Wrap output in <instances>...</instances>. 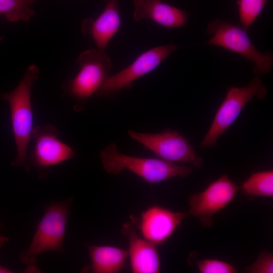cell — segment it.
<instances>
[{
  "instance_id": "13",
  "label": "cell",
  "mask_w": 273,
  "mask_h": 273,
  "mask_svg": "<svg viewBox=\"0 0 273 273\" xmlns=\"http://www.w3.org/2000/svg\"><path fill=\"white\" fill-rule=\"evenodd\" d=\"M105 8L96 19L87 18L81 24L83 33L89 35L96 48L104 51L121 24L119 6L120 0H104Z\"/></svg>"
},
{
  "instance_id": "22",
  "label": "cell",
  "mask_w": 273,
  "mask_h": 273,
  "mask_svg": "<svg viewBox=\"0 0 273 273\" xmlns=\"http://www.w3.org/2000/svg\"><path fill=\"white\" fill-rule=\"evenodd\" d=\"M8 241L9 240L7 238L0 236V246H2Z\"/></svg>"
},
{
  "instance_id": "7",
  "label": "cell",
  "mask_w": 273,
  "mask_h": 273,
  "mask_svg": "<svg viewBox=\"0 0 273 273\" xmlns=\"http://www.w3.org/2000/svg\"><path fill=\"white\" fill-rule=\"evenodd\" d=\"M128 134L163 160L173 163H186L196 168L203 165V159L198 156L193 146L176 131L167 129L149 133L129 130Z\"/></svg>"
},
{
  "instance_id": "6",
  "label": "cell",
  "mask_w": 273,
  "mask_h": 273,
  "mask_svg": "<svg viewBox=\"0 0 273 273\" xmlns=\"http://www.w3.org/2000/svg\"><path fill=\"white\" fill-rule=\"evenodd\" d=\"M69 203L55 202L48 206L39 221L29 247L20 255L23 263L33 265L37 256L49 251L63 253V242L69 214Z\"/></svg>"
},
{
  "instance_id": "20",
  "label": "cell",
  "mask_w": 273,
  "mask_h": 273,
  "mask_svg": "<svg viewBox=\"0 0 273 273\" xmlns=\"http://www.w3.org/2000/svg\"><path fill=\"white\" fill-rule=\"evenodd\" d=\"M249 273H272L273 255L266 251H262L256 261L245 268Z\"/></svg>"
},
{
  "instance_id": "14",
  "label": "cell",
  "mask_w": 273,
  "mask_h": 273,
  "mask_svg": "<svg viewBox=\"0 0 273 273\" xmlns=\"http://www.w3.org/2000/svg\"><path fill=\"white\" fill-rule=\"evenodd\" d=\"M162 1L133 0V20L136 22L151 20L168 29L185 25L189 19L187 13Z\"/></svg>"
},
{
  "instance_id": "17",
  "label": "cell",
  "mask_w": 273,
  "mask_h": 273,
  "mask_svg": "<svg viewBox=\"0 0 273 273\" xmlns=\"http://www.w3.org/2000/svg\"><path fill=\"white\" fill-rule=\"evenodd\" d=\"M35 0H0V16L9 21H29L34 16L32 7Z\"/></svg>"
},
{
  "instance_id": "21",
  "label": "cell",
  "mask_w": 273,
  "mask_h": 273,
  "mask_svg": "<svg viewBox=\"0 0 273 273\" xmlns=\"http://www.w3.org/2000/svg\"><path fill=\"white\" fill-rule=\"evenodd\" d=\"M12 270L9 269L8 268L2 266L0 265V272L2 273H9V272H13Z\"/></svg>"
},
{
  "instance_id": "1",
  "label": "cell",
  "mask_w": 273,
  "mask_h": 273,
  "mask_svg": "<svg viewBox=\"0 0 273 273\" xmlns=\"http://www.w3.org/2000/svg\"><path fill=\"white\" fill-rule=\"evenodd\" d=\"M39 75L37 66L34 64L30 65L14 89L1 96L10 106L12 130L17 148V156L11 165L24 166L27 171L29 169L27 149L33 129L31 89Z\"/></svg>"
},
{
  "instance_id": "9",
  "label": "cell",
  "mask_w": 273,
  "mask_h": 273,
  "mask_svg": "<svg viewBox=\"0 0 273 273\" xmlns=\"http://www.w3.org/2000/svg\"><path fill=\"white\" fill-rule=\"evenodd\" d=\"M239 189L227 175H222L201 192L190 196L188 216L197 218L205 227H211L213 216L233 201Z\"/></svg>"
},
{
  "instance_id": "24",
  "label": "cell",
  "mask_w": 273,
  "mask_h": 273,
  "mask_svg": "<svg viewBox=\"0 0 273 273\" xmlns=\"http://www.w3.org/2000/svg\"></svg>"
},
{
  "instance_id": "4",
  "label": "cell",
  "mask_w": 273,
  "mask_h": 273,
  "mask_svg": "<svg viewBox=\"0 0 273 273\" xmlns=\"http://www.w3.org/2000/svg\"><path fill=\"white\" fill-rule=\"evenodd\" d=\"M206 32L211 35L206 43L227 49L243 56L253 64L254 76H259L271 71L273 55L270 51L260 52L251 41L247 31L242 27L219 19L210 21Z\"/></svg>"
},
{
  "instance_id": "5",
  "label": "cell",
  "mask_w": 273,
  "mask_h": 273,
  "mask_svg": "<svg viewBox=\"0 0 273 273\" xmlns=\"http://www.w3.org/2000/svg\"><path fill=\"white\" fill-rule=\"evenodd\" d=\"M267 94L266 85L256 76L245 86L230 87L200 146L202 148L216 146L218 140L235 121L248 102L255 97L263 99Z\"/></svg>"
},
{
  "instance_id": "11",
  "label": "cell",
  "mask_w": 273,
  "mask_h": 273,
  "mask_svg": "<svg viewBox=\"0 0 273 273\" xmlns=\"http://www.w3.org/2000/svg\"><path fill=\"white\" fill-rule=\"evenodd\" d=\"M188 216L187 212L153 205L141 213L139 228L143 238L156 246L160 245L169 239Z\"/></svg>"
},
{
  "instance_id": "15",
  "label": "cell",
  "mask_w": 273,
  "mask_h": 273,
  "mask_svg": "<svg viewBox=\"0 0 273 273\" xmlns=\"http://www.w3.org/2000/svg\"><path fill=\"white\" fill-rule=\"evenodd\" d=\"M89 269L94 273H117L124 267L128 250L115 246L88 245Z\"/></svg>"
},
{
  "instance_id": "16",
  "label": "cell",
  "mask_w": 273,
  "mask_h": 273,
  "mask_svg": "<svg viewBox=\"0 0 273 273\" xmlns=\"http://www.w3.org/2000/svg\"><path fill=\"white\" fill-rule=\"evenodd\" d=\"M240 189L247 196L272 198L273 170L253 173L242 184Z\"/></svg>"
},
{
  "instance_id": "2",
  "label": "cell",
  "mask_w": 273,
  "mask_h": 273,
  "mask_svg": "<svg viewBox=\"0 0 273 273\" xmlns=\"http://www.w3.org/2000/svg\"><path fill=\"white\" fill-rule=\"evenodd\" d=\"M100 158L105 170L117 175L127 169L153 185L175 176L185 177L193 172V167L177 165L160 158H144L120 153L111 143L100 151Z\"/></svg>"
},
{
  "instance_id": "23",
  "label": "cell",
  "mask_w": 273,
  "mask_h": 273,
  "mask_svg": "<svg viewBox=\"0 0 273 273\" xmlns=\"http://www.w3.org/2000/svg\"><path fill=\"white\" fill-rule=\"evenodd\" d=\"M2 39V37H0V40Z\"/></svg>"
},
{
  "instance_id": "19",
  "label": "cell",
  "mask_w": 273,
  "mask_h": 273,
  "mask_svg": "<svg viewBox=\"0 0 273 273\" xmlns=\"http://www.w3.org/2000/svg\"><path fill=\"white\" fill-rule=\"evenodd\" d=\"M201 273H236V268L231 264L216 259H204L195 262Z\"/></svg>"
},
{
  "instance_id": "3",
  "label": "cell",
  "mask_w": 273,
  "mask_h": 273,
  "mask_svg": "<svg viewBox=\"0 0 273 273\" xmlns=\"http://www.w3.org/2000/svg\"><path fill=\"white\" fill-rule=\"evenodd\" d=\"M79 69L75 76L63 83L64 95L76 101V111H80L88 98L95 95L110 76L112 64L104 51L97 48L81 53L77 59Z\"/></svg>"
},
{
  "instance_id": "12",
  "label": "cell",
  "mask_w": 273,
  "mask_h": 273,
  "mask_svg": "<svg viewBox=\"0 0 273 273\" xmlns=\"http://www.w3.org/2000/svg\"><path fill=\"white\" fill-rule=\"evenodd\" d=\"M122 232L128 239L127 250L132 272H159L160 260L157 246L140 237L130 223H124Z\"/></svg>"
},
{
  "instance_id": "10",
  "label": "cell",
  "mask_w": 273,
  "mask_h": 273,
  "mask_svg": "<svg viewBox=\"0 0 273 273\" xmlns=\"http://www.w3.org/2000/svg\"><path fill=\"white\" fill-rule=\"evenodd\" d=\"M30 141L28 157L31 163L39 170H46L75 156L72 148L60 139L58 131L52 124L33 128Z\"/></svg>"
},
{
  "instance_id": "8",
  "label": "cell",
  "mask_w": 273,
  "mask_h": 273,
  "mask_svg": "<svg viewBox=\"0 0 273 273\" xmlns=\"http://www.w3.org/2000/svg\"><path fill=\"white\" fill-rule=\"evenodd\" d=\"M180 46L174 44L156 47L140 55L128 66L109 76L95 94L98 97H112L128 89L136 79L152 72Z\"/></svg>"
},
{
  "instance_id": "18",
  "label": "cell",
  "mask_w": 273,
  "mask_h": 273,
  "mask_svg": "<svg viewBox=\"0 0 273 273\" xmlns=\"http://www.w3.org/2000/svg\"><path fill=\"white\" fill-rule=\"evenodd\" d=\"M268 0H237L241 27L246 31L263 11Z\"/></svg>"
}]
</instances>
